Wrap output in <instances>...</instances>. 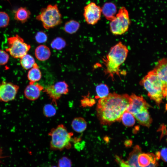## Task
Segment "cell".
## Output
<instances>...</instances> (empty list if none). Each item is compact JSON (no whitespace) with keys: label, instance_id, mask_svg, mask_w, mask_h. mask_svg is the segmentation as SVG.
<instances>
[{"label":"cell","instance_id":"cell-1","mask_svg":"<svg viewBox=\"0 0 167 167\" xmlns=\"http://www.w3.org/2000/svg\"><path fill=\"white\" fill-rule=\"evenodd\" d=\"M130 96L113 92L100 99L96 107L97 115L101 123L110 125L121 121L122 116L129 104Z\"/></svg>","mask_w":167,"mask_h":167},{"label":"cell","instance_id":"cell-2","mask_svg":"<svg viewBox=\"0 0 167 167\" xmlns=\"http://www.w3.org/2000/svg\"><path fill=\"white\" fill-rule=\"evenodd\" d=\"M128 52L126 46L119 42L111 48L104 59L106 74L112 78L119 75L120 66L125 61Z\"/></svg>","mask_w":167,"mask_h":167},{"label":"cell","instance_id":"cell-3","mask_svg":"<svg viewBox=\"0 0 167 167\" xmlns=\"http://www.w3.org/2000/svg\"><path fill=\"white\" fill-rule=\"evenodd\" d=\"M140 84L148 92L149 97L159 105L164 97L165 88L154 69L143 78Z\"/></svg>","mask_w":167,"mask_h":167},{"label":"cell","instance_id":"cell-4","mask_svg":"<svg viewBox=\"0 0 167 167\" xmlns=\"http://www.w3.org/2000/svg\"><path fill=\"white\" fill-rule=\"evenodd\" d=\"M49 135L51 137L50 146L52 149L61 150L71 148L73 134L68 132L63 125L59 124L52 129Z\"/></svg>","mask_w":167,"mask_h":167},{"label":"cell","instance_id":"cell-5","mask_svg":"<svg viewBox=\"0 0 167 167\" xmlns=\"http://www.w3.org/2000/svg\"><path fill=\"white\" fill-rule=\"evenodd\" d=\"M36 18L42 23L44 28L46 29L58 26L62 20L61 14L56 4H49L42 8Z\"/></svg>","mask_w":167,"mask_h":167},{"label":"cell","instance_id":"cell-6","mask_svg":"<svg viewBox=\"0 0 167 167\" xmlns=\"http://www.w3.org/2000/svg\"><path fill=\"white\" fill-rule=\"evenodd\" d=\"M130 23L127 10L125 7H121L115 18L110 21L109 24L110 31L114 35H122L128 31Z\"/></svg>","mask_w":167,"mask_h":167},{"label":"cell","instance_id":"cell-7","mask_svg":"<svg viewBox=\"0 0 167 167\" xmlns=\"http://www.w3.org/2000/svg\"><path fill=\"white\" fill-rule=\"evenodd\" d=\"M8 48L6 51L14 58H20L27 54L30 45L24 42V39L17 34L7 38Z\"/></svg>","mask_w":167,"mask_h":167},{"label":"cell","instance_id":"cell-8","mask_svg":"<svg viewBox=\"0 0 167 167\" xmlns=\"http://www.w3.org/2000/svg\"><path fill=\"white\" fill-rule=\"evenodd\" d=\"M43 90L56 105L57 101L62 95L66 94L69 92L68 86L64 81L58 82L54 85H48Z\"/></svg>","mask_w":167,"mask_h":167},{"label":"cell","instance_id":"cell-9","mask_svg":"<svg viewBox=\"0 0 167 167\" xmlns=\"http://www.w3.org/2000/svg\"><path fill=\"white\" fill-rule=\"evenodd\" d=\"M101 13V8L95 2H91L84 6L83 15L88 24L94 25L100 19Z\"/></svg>","mask_w":167,"mask_h":167},{"label":"cell","instance_id":"cell-10","mask_svg":"<svg viewBox=\"0 0 167 167\" xmlns=\"http://www.w3.org/2000/svg\"><path fill=\"white\" fill-rule=\"evenodd\" d=\"M19 88L18 85L11 82H0V101L8 102L14 100Z\"/></svg>","mask_w":167,"mask_h":167},{"label":"cell","instance_id":"cell-11","mask_svg":"<svg viewBox=\"0 0 167 167\" xmlns=\"http://www.w3.org/2000/svg\"><path fill=\"white\" fill-rule=\"evenodd\" d=\"M148 106L149 105L142 96L133 94L130 96L129 104L127 110L134 115Z\"/></svg>","mask_w":167,"mask_h":167},{"label":"cell","instance_id":"cell-12","mask_svg":"<svg viewBox=\"0 0 167 167\" xmlns=\"http://www.w3.org/2000/svg\"><path fill=\"white\" fill-rule=\"evenodd\" d=\"M43 89V87L40 84L30 82L24 90V96L29 100L35 101L38 98L41 91Z\"/></svg>","mask_w":167,"mask_h":167},{"label":"cell","instance_id":"cell-13","mask_svg":"<svg viewBox=\"0 0 167 167\" xmlns=\"http://www.w3.org/2000/svg\"><path fill=\"white\" fill-rule=\"evenodd\" d=\"M153 69L165 88H167V58L159 60Z\"/></svg>","mask_w":167,"mask_h":167},{"label":"cell","instance_id":"cell-14","mask_svg":"<svg viewBox=\"0 0 167 167\" xmlns=\"http://www.w3.org/2000/svg\"><path fill=\"white\" fill-rule=\"evenodd\" d=\"M134 116L140 124L148 127L150 126L152 119L149 115L147 108L143 109Z\"/></svg>","mask_w":167,"mask_h":167},{"label":"cell","instance_id":"cell-15","mask_svg":"<svg viewBox=\"0 0 167 167\" xmlns=\"http://www.w3.org/2000/svg\"><path fill=\"white\" fill-rule=\"evenodd\" d=\"M101 13L108 20L111 21L116 15L117 7L113 3L108 2L105 3L101 8Z\"/></svg>","mask_w":167,"mask_h":167},{"label":"cell","instance_id":"cell-16","mask_svg":"<svg viewBox=\"0 0 167 167\" xmlns=\"http://www.w3.org/2000/svg\"><path fill=\"white\" fill-rule=\"evenodd\" d=\"M35 54L36 58L38 60L44 61L49 58L51 55V52L47 46L41 45L35 49Z\"/></svg>","mask_w":167,"mask_h":167},{"label":"cell","instance_id":"cell-17","mask_svg":"<svg viewBox=\"0 0 167 167\" xmlns=\"http://www.w3.org/2000/svg\"><path fill=\"white\" fill-rule=\"evenodd\" d=\"M31 13L26 7H20L15 11L14 19L21 23H24L27 21L30 18Z\"/></svg>","mask_w":167,"mask_h":167},{"label":"cell","instance_id":"cell-18","mask_svg":"<svg viewBox=\"0 0 167 167\" xmlns=\"http://www.w3.org/2000/svg\"><path fill=\"white\" fill-rule=\"evenodd\" d=\"M71 126L73 129L78 133H82L86 129L87 123L84 118L82 117L74 118L71 122Z\"/></svg>","mask_w":167,"mask_h":167},{"label":"cell","instance_id":"cell-19","mask_svg":"<svg viewBox=\"0 0 167 167\" xmlns=\"http://www.w3.org/2000/svg\"><path fill=\"white\" fill-rule=\"evenodd\" d=\"M27 77L30 82H35L39 80L41 77V73L38 65L36 63L28 71Z\"/></svg>","mask_w":167,"mask_h":167},{"label":"cell","instance_id":"cell-20","mask_svg":"<svg viewBox=\"0 0 167 167\" xmlns=\"http://www.w3.org/2000/svg\"><path fill=\"white\" fill-rule=\"evenodd\" d=\"M80 26V24L79 22L75 20L71 19L65 24L63 28L66 32L73 34L77 31Z\"/></svg>","mask_w":167,"mask_h":167},{"label":"cell","instance_id":"cell-21","mask_svg":"<svg viewBox=\"0 0 167 167\" xmlns=\"http://www.w3.org/2000/svg\"><path fill=\"white\" fill-rule=\"evenodd\" d=\"M20 62L22 66L25 70L31 69L36 63L33 57L27 54L20 58Z\"/></svg>","mask_w":167,"mask_h":167},{"label":"cell","instance_id":"cell-22","mask_svg":"<svg viewBox=\"0 0 167 167\" xmlns=\"http://www.w3.org/2000/svg\"><path fill=\"white\" fill-rule=\"evenodd\" d=\"M135 118L132 114L126 110L122 114L121 120L124 126L131 127L134 125L135 122Z\"/></svg>","mask_w":167,"mask_h":167},{"label":"cell","instance_id":"cell-23","mask_svg":"<svg viewBox=\"0 0 167 167\" xmlns=\"http://www.w3.org/2000/svg\"><path fill=\"white\" fill-rule=\"evenodd\" d=\"M96 98H102L107 96L109 93V88L105 84H101L97 85L96 87Z\"/></svg>","mask_w":167,"mask_h":167},{"label":"cell","instance_id":"cell-24","mask_svg":"<svg viewBox=\"0 0 167 167\" xmlns=\"http://www.w3.org/2000/svg\"><path fill=\"white\" fill-rule=\"evenodd\" d=\"M66 45V42L62 38L60 37H56L52 42L51 46L53 49L57 50H61L64 48Z\"/></svg>","mask_w":167,"mask_h":167},{"label":"cell","instance_id":"cell-25","mask_svg":"<svg viewBox=\"0 0 167 167\" xmlns=\"http://www.w3.org/2000/svg\"><path fill=\"white\" fill-rule=\"evenodd\" d=\"M44 115L47 117H51L54 116L56 110L54 106L52 104H47L44 107L43 109Z\"/></svg>","mask_w":167,"mask_h":167},{"label":"cell","instance_id":"cell-26","mask_svg":"<svg viewBox=\"0 0 167 167\" xmlns=\"http://www.w3.org/2000/svg\"><path fill=\"white\" fill-rule=\"evenodd\" d=\"M10 17L6 12L0 11V28H5L9 24Z\"/></svg>","mask_w":167,"mask_h":167},{"label":"cell","instance_id":"cell-27","mask_svg":"<svg viewBox=\"0 0 167 167\" xmlns=\"http://www.w3.org/2000/svg\"><path fill=\"white\" fill-rule=\"evenodd\" d=\"M35 38L37 42L39 43H43L47 41V36L44 32L40 31L37 32Z\"/></svg>","mask_w":167,"mask_h":167},{"label":"cell","instance_id":"cell-28","mask_svg":"<svg viewBox=\"0 0 167 167\" xmlns=\"http://www.w3.org/2000/svg\"><path fill=\"white\" fill-rule=\"evenodd\" d=\"M9 56L7 52L0 50V65H3L8 62Z\"/></svg>","mask_w":167,"mask_h":167},{"label":"cell","instance_id":"cell-29","mask_svg":"<svg viewBox=\"0 0 167 167\" xmlns=\"http://www.w3.org/2000/svg\"><path fill=\"white\" fill-rule=\"evenodd\" d=\"M58 166V167H71V162L69 159L64 157L59 160Z\"/></svg>","mask_w":167,"mask_h":167},{"label":"cell","instance_id":"cell-30","mask_svg":"<svg viewBox=\"0 0 167 167\" xmlns=\"http://www.w3.org/2000/svg\"><path fill=\"white\" fill-rule=\"evenodd\" d=\"M115 159L120 167H135L128 164L125 161L118 156H115Z\"/></svg>","mask_w":167,"mask_h":167},{"label":"cell","instance_id":"cell-31","mask_svg":"<svg viewBox=\"0 0 167 167\" xmlns=\"http://www.w3.org/2000/svg\"><path fill=\"white\" fill-rule=\"evenodd\" d=\"M95 102L94 100L93 99H89L87 97H84L81 100V104L84 106H89L93 104Z\"/></svg>","mask_w":167,"mask_h":167},{"label":"cell","instance_id":"cell-32","mask_svg":"<svg viewBox=\"0 0 167 167\" xmlns=\"http://www.w3.org/2000/svg\"><path fill=\"white\" fill-rule=\"evenodd\" d=\"M160 158L164 162H167V148H163L160 152Z\"/></svg>","mask_w":167,"mask_h":167},{"label":"cell","instance_id":"cell-33","mask_svg":"<svg viewBox=\"0 0 167 167\" xmlns=\"http://www.w3.org/2000/svg\"><path fill=\"white\" fill-rule=\"evenodd\" d=\"M161 126V129L162 134H165L167 135V131L166 130L165 126L163 125Z\"/></svg>","mask_w":167,"mask_h":167},{"label":"cell","instance_id":"cell-34","mask_svg":"<svg viewBox=\"0 0 167 167\" xmlns=\"http://www.w3.org/2000/svg\"><path fill=\"white\" fill-rule=\"evenodd\" d=\"M164 96V97H166L167 101V88H166L165 89ZM166 109H167V105H166Z\"/></svg>","mask_w":167,"mask_h":167},{"label":"cell","instance_id":"cell-35","mask_svg":"<svg viewBox=\"0 0 167 167\" xmlns=\"http://www.w3.org/2000/svg\"><path fill=\"white\" fill-rule=\"evenodd\" d=\"M2 151L0 146V163L2 158Z\"/></svg>","mask_w":167,"mask_h":167},{"label":"cell","instance_id":"cell-36","mask_svg":"<svg viewBox=\"0 0 167 167\" xmlns=\"http://www.w3.org/2000/svg\"><path fill=\"white\" fill-rule=\"evenodd\" d=\"M50 167H56L55 166H51Z\"/></svg>","mask_w":167,"mask_h":167},{"label":"cell","instance_id":"cell-37","mask_svg":"<svg viewBox=\"0 0 167 167\" xmlns=\"http://www.w3.org/2000/svg\"><path fill=\"white\" fill-rule=\"evenodd\" d=\"M7 0V1H9L10 0Z\"/></svg>","mask_w":167,"mask_h":167}]
</instances>
